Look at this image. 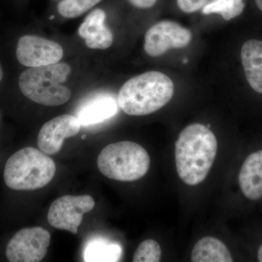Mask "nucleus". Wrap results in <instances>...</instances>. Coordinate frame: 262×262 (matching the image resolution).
Here are the masks:
<instances>
[{"label": "nucleus", "instance_id": "f257e3e1", "mask_svg": "<svg viewBox=\"0 0 262 262\" xmlns=\"http://www.w3.org/2000/svg\"><path fill=\"white\" fill-rule=\"evenodd\" d=\"M218 143L214 134L200 123L186 127L175 144V160L179 178L189 186L206 179L214 163Z\"/></svg>", "mask_w": 262, "mask_h": 262}, {"label": "nucleus", "instance_id": "f03ea898", "mask_svg": "<svg viewBox=\"0 0 262 262\" xmlns=\"http://www.w3.org/2000/svg\"><path fill=\"white\" fill-rule=\"evenodd\" d=\"M174 94L171 79L162 72L151 71L127 80L119 91V107L131 116H144L158 111Z\"/></svg>", "mask_w": 262, "mask_h": 262}, {"label": "nucleus", "instance_id": "7ed1b4c3", "mask_svg": "<svg viewBox=\"0 0 262 262\" xmlns=\"http://www.w3.org/2000/svg\"><path fill=\"white\" fill-rule=\"evenodd\" d=\"M70 73V66L66 63L31 67L20 74L19 88L34 102L43 106H61L72 96L70 90L63 84Z\"/></svg>", "mask_w": 262, "mask_h": 262}, {"label": "nucleus", "instance_id": "20e7f679", "mask_svg": "<svg viewBox=\"0 0 262 262\" xmlns=\"http://www.w3.org/2000/svg\"><path fill=\"white\" fill-rule=\"evenodd\" d=\"M54 161L41 150L26 147L12 155L5 164L4 180L10 189L32 191L41 189L56 174Z\"/></svg>", "mask_w": 262, "mask_h": 262}, {"label": "nucleus", "instance_id": "39448f33", "mask_svg": "<svg viewBox=\"0 0 262 262\" xmlns=\"http://www.w3.org/2000/svg\"><path fill=\"white\" fill-rule=\"evenodd\" d=\"M98 168L105 177L120 182H134L144 177L150 166L146 150L125 141L108 144L98 155Z\"/></svg>", "mask_w": 262, "mask_h": 262}, {"label": "nucleus", "instance_id": "423d86ee", "mask_svg": "<svg viewBox=\"0 0 262 262\" xmlns=\"http://www.w3.org/2000/svg\"><path fill=\"white\" fill-rule=\"evenodd\" d=\"M50 232L42 227L20 229L7 246V259L10 262L42 261L51 244Z\"/></svg>", "mask_w": 262, "mask_h": 262}, {"label": "nucleus", "instance_id": "0eeeda50", "mask_svg": "<svg viewBox=\"0 0 262 262\" xmlns=\"http://www.w3.org/2000/svg\"><path fill=\"white\" fill-rule=\"evenodd\" d=\"M94 206V198L89 194L63 196L52 203L48 221L54 228L77 234L83 215L92 211Z\"/></svg>", "mask_w": 262, "mask_h": 262}, {"label": "nucleus", "instance_id": "6e6552de", "mask_svg": "<svg viewBox=\"0 0 262 262\" xmlns=\"http://www.w3.org/2000/svg\"><path fill=\"white\" fill-rule=\"evenodd\" d=\"M192 37L190 31L180 24L171 20H163L146 32L144 51L149 56H160L168 50L187 47Z\"/></svg>", "mask_w": 262, "mask_h": 262}, {"label": "nucleus", "instance_id": "1a4fd4ad", "mask_svg": "<svg viewBox=\"0 0 262 262\" xmlns=\"http://www.w3.org/2000/svg\"><path fill=\"white\" fill-rule=\"evenodd\" d=\"M63 56V48L58 43L37 36H24L17 45V59L29 68L59 63Z\"/></svg>", "mask_w": 262, "mask_h": 262}, {"label": "nucleus", "instance_id": "9d476101", "mask_svg": "<svg viewBox=\"0 0 262 262\" xmlns=\"http://www.w3.org/2000/svg\"><path fill=\"white\" fill-rule=\"evenodd\" d=\"M81 123L77 117L62 115L44 124L37 138L38 147L46 155L59 152L66 139L80 132Z\"/></svg>", "mask_w": 262, "mask_h": 262}, {"label": "nucleus", "instance_id": "9b49d317", "mask_svg": "<svg viewBox=\"0 0 262 262\" xmlns=\"http://www.w3.org/2000/svg\"><path fill=\"white\" fill-rule=\"evenodd\" d=\"M116 98L108 94H100L86 100L77 110L76 117L82 126L96 125L112 118L118 112Z\"/></svg>", "mask_w": 262, "mask_h": 262}, {"label": "nucleus", "instance_id": "f8f14e48", "mask_svg": "<svg viewBox=\"0 0 262 262\" xmlns=\"http://www.w3.org/2000/svg\"><path fill=\"white\" fill-rule=\"evenodd\" d=\"M106 13L101 9L93 10L79 27L78 33L91 49H107L113 45V34L105 25Z\"/></svg>", "mask_w": 262, "mask_h": 262}, {"label": "nucleus", "instance_id": "ddd939ff", "mask_svg": "<svg viewBox=\"0 0 262 262\" xmlns=\"http://www.w3.org/2000/svg\"><path fill=\"white\" fill-rule=\"evenodd\" d=\"M241 192L248 201L262 198V149L248 155L241 165L238 175Z\"/></svg>", "mask_w": 262, "mask_h": 262}, {"label": "nucleus", "instance_id": "4468645a", "mask_svg": "<svg viewBox=\"0 0 262 262\" xmlns=\"http://www.w3.org/2000/svg\"><path fill=\"white\" fill-rule=\"evenodd\" d=\"M241 60L250 86L262 94V41H246L241 48Z\"/></svg>", "mask_w": 262, "mask_h": 262}, {"label": "nucleus", "instance_id": "2eb2a0df", "mask_svg": "<svg viewBox=\"0 0 262 262\" xmlns=\"http://www.w3.org/2000/svg\"><path fill=\"white\" fill-rule=\"evenodd\" d=\"M193 262H232V254L223 242L213 237L198 241L192 251Z\"/></svg>", "mask_w": 262, "mask_h": 262}, {"label": "nucleus", "instance_id": "dca6fc26", "mask_svg": "<svg viewBox=\"0 0 262 262\" xmlns=\"http://www.w3.org/2000/svg\"><path fill=\"white\" fill-rule=\"evenodd\" d=\"M121 246L103 238L91 239L84 248V261L88 262L118 261L121 258Z\"/></svg>", "mask_w": 262, "mask_h": 262}, {"label": "nucleus", "instance_id": "f3484780", "mask_svg": "<svg viewBox=\"0 0 262 262\" xmlns=\"http://www.w3.org/2000/svg\"><path fill=\"white\" fill-rule=\"evenodd\" d=\"M244 8V0H211L203 8L202 13L205 15L217 13L225 20H229L239 16Z\"/></svg>", "mask_w": 262, "mask_h": 262}, {"label": "nucleus", "instance_id": "a211bd4d", "mask_svg": "<svg viewBox=\"0 0 262 262\" xmlns=\"http://www.w3.org/2000/svg\"><path fill=\"white\" fill-rule=\"evenodd\" d=\"M101 0H62L58 5V10L62 16L77 18L99 3Z\"/></svg>", "mask_w": 262, "mask_h": 262}, {"label": "nucleus", "instance_id": "6ab92c4d", "mask_svg": "<svg viewBox=\"0 0 262 262\" xmlns=\"http://www.w3.org/2000/svg\"><path fill=\"white\" fill-rule=\"evenodd\" d=\"M162 250L159 244L154 239L143 241L134 253V262H158L161 259Z\"/></svg>", "mask_w": 262, "mask_h": 262}, {"label": "nucleus", "instance_id": "aec40b11", "mask_svg": "<svg viewBox=\"0 0 262 262\" xmlns=\"http://www.w3.org/2000/svg\"><path fill=\"white\" fill-rule=\"evenodd\" d=\"M177 5L184 13H192L203 9L208 0H177Z\"/></svg>", "mask_w": 262, "mask_h": 262}, {"label": "nucleus", "instance_id": "412c9836", "mask_svg": "<svg viewBox=\"0 0 262 262\" xmlns=\"http://www.w3.org/2000/svg\"><path fill=\"white\" fill-rule=\"evenodd\" d=\"M128 2L136 8L147 9L154 6L158 0H128Z\"/></svg>", "mask_w": 262, "mask_h": 262}, {"label": "nucleus", "instance_id": "4be33fe9", "mask_svg": "<svg viewBox=\"0 0 262 262\" xmlns=\"http://www.w3.org/2000/svg\"><path fill=\"white\" fill-rule=\"evenodd\" d=\"M256 256H257L258 261L262 262V244L259 246V248H258Z\"/></svg>", "mask_w": 262, "mask_h": 262}, {"label": "nucleus", "instance_id": "5701e85b", "mask_svg": "<svg viewBox=\"0 0 262 262\" xmlns=\"http://www.w3.org/2000/svg\"><path fill=\"white\" fill-rule=\"evenodd\" d=\"M256 2V6L258 7V9L262 11V0H255Z\"/></svg>", "mask_w": 262, "mask_h": 262}, {"label": "nucleus", "instance_id": "b1692460", "mask_svg": "<svg viewBox=\"0 0 262 262\" xmlns=\"http://www.w3.org/2000/svg\"><path fill=\"white\" fill-rule=\"evenodd\" d=\"M3 78V70H2L1 65H0V82H1Z\"/></svg>", "mask_w": 262, "mask_h": 262}]
</instances>
